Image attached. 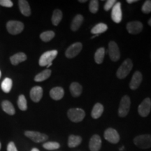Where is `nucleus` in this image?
Here are the masks:
<instances>
[{"label": "nucleus", "instance_id": "5", "mask_svg": "<svg viewBox=\"0 0 151 151\" xmlns=\"http://www.w3.org/2000/svg\"><path fill=\"white\" fill-rule=\"evenodd\" d=\"M6 29L11 35H18L21 33L24 29V24L20 21L10 20L7 22Z\"/></svg>", "mask_w": 151, "mask_h": 151}, {"label": "nucleus", "instance_id": "20", "mask_svg": "<svg viewBox=\"0 0 151 151\" xmlns=\"http://www.w3.org/2000/svg\"><path fill=\"white\" fill-rule=\"evenodd\" d=\"M83 16L81 14L76 15L74 17V18L73 19L72 22H71V29L72 31L76 32L77 31L82 24L83 22Z\"/></svg>", "mask_w": 151, "mask_h": 151}, {"label": "nucleus", "instance_id": "1", "mask_svg": "<svg viewBox=\"0 0 151 151\" xmlns=\"http://www.w3.org/2000/svg\"><path fill=\"white\" fill-rule=\"evenodd\" d=\"M58 55V50H52L45 52L39 58V64L41 67H50L52 65V62L56 56Z\"/></svg>", "mask_w": 151, "mask_h": 151}, {"label": "nucleus", "instance_id": "23", "mask_svg": "<svg viewBox=\"0 0 151 151\" xmlns=\"http://www.w3.org/2000/svg\"><path fill=\"white\" fill-rule=\"evenodd\" d=\"M1 107H2L3 111L5 113H6L7 114L11 115V116H14L15 113H16V110H15L14 105L10 101H8V100H4V101H2V103H1Z\"/></svg>", "mask_w": 151, "mask_h": 151}, {"label": "nucleus", "instance_id": "13", "mask_svg": "<svg viewBox=\"0 0 151 151\" xmlns=\"http://www.w3.org/2000/svg\"><path fill=\"white\" fill-rule=\"evenodd\" d=\"M128 32L132 35H137L143 29V24L139 21H132L128 22L127 24Z\"/></svg>", "mask_w": 151, "mask_h": 151}, {"label": "nucleus", "instance_id": "37", "mask_svg": "<svg viewBox=\"0 0 151 151\" xmlns=\"http://www.w3.org/2000/svg\"><path fill=\"white\" fill-rule=\"evenodd\" d=\"M7 151H18L16 145L13 141L9 143L8 146H7Z\"/></svg>", "mask_w": 151, "mask_h": 151}, {"label": "nucleus", "instance_id": "12", "mask_svg": "<svg viewBox=\"0 0 151 151\" xmlns=\"http://www.w3.org/2000/svg\"><path fill=\"white\" fill-rule=\"evenodd\" d=\"M111 18L116 23H120L122 20V13L121 9V3L116 2L112 8Z\"/></svg>", "mask_w": 151, "mask_h": 151}, {"label": "nucleus", "instance_id": "24", "mask_svg": "<svg viewBox=\"0 0 151 151\" xmlns=\"http://www.w3.org/2000/svg\"><path fill=\"white\" fill-rule=\"evenodd\" d=\"M104 112V106L101 104L97 103L94 106L91 112V116L94 119H97L101 117Z\"/></svg>", "mask_w": 151, "mask_h": 151}, {"label": "nucleus", "instance_id": "22", "mask_svg": "<svg viewBox=\"0 0 151 151\" xmlns=\"http://www.w3.org/2000/svg\"><path fill=\"white\" fill-rule=\"evenodd\" d=\"M82 142V138L80 136L71 134L69 137L68 139V146L69 148H76Z\"/></svg>", "mask_w": 151, "mask_h": 151}, {"label": "nucleus", "instance_id": "41", "mask_svg": "<svg viewBox=\"0 0 151 151\" xmlns=\"http://www.w3.org/2000/svg\"><path fill=\"white\" fill-rule=\"evenodd\" d=\"M148 24L150 26H151V18L149 19V20H148Z\"/></svg>", "mask_w": 151, "mask_h": 151}, {"label": "nucleus", "instance_id": "44", "mask_svg": "<svg viewBox=\"0 0 151 151\" xmlns=\"http://www.w3.org/2000/svg\"><path fill=\"white\" fill-rule=\"evenodd\" d=\"M150 60H151V53H150Z\"/></svg>", "mask_w": 151, "mask_h": 151}, {"label": "nucleus", "instance_id": "15", "mask_svg": "<svg viewBox=\"0 0 151 151\" xmlns=\"http://www.w3.org/2000/svg\"><path fill=\"white\" fill-rule=\"evenodd\" d=\"M30 98L34 102H39L43 97V89L40 86H35L30 90Z\"/></svg>", "mask_w": 151, "mask_h": 151}, {"label": "nucleus", "instance_id": "38", "mask_svg": "<svg viewBox=\"0 0 151 151\" xmlns=\"http://www.w3.org/2000/svg\"><path fill=\"white\" fill-rule=\"evenodd\" d=\"M137 1H138L137 0H127V2L129 3V4H132L134 2H137Z\"/></svg>", "mask_w": 151, "mask_h": 151}, {"label": "nucleus", "instance_id": "10", "mask_svg": "<svg viewBox=\"0 0 151 151\" xmlns=\"http://www.w3.org/2000/svg\"><path fill=\"white\" fill-rule=\"evenodd\" d=\"M104 138L106 141L111 143H118L120 141V135L118 132L113 128H108L104 132Z\"/></svg>", "mask_w": 151, "mask_h": 151}, {"label": "nucleus", "instance_id": "26", "mask_svg": "<svg viewBox=\"0 0 151 151\" xmlns=\"http://www.w3.org/2000/svg\"><path fill=\"white\" fill-rule=\"evenodd\" d=\"M108 29V26L104 23H99L96 24L91 29V33L93 35H99V34L105 32Z\"/></svg>", "mask_w": 151, "mask_h": 151}, {"label": "nucleus", "instance_id": "6", "mask_svg": "<svg viewBox=\"0 0 151 151\" xmlns=\"http://www.w3.org/2000/svg\"><path fill=\"white\" fill-rule=\"evenodd\" d=\"M130 106H131V101H130V98L127 95H124L122 97L120 101V106H119L118 109V115L120 117L127 116L129 111Z\"/></svg>", "mask_w": 151, "mask_h": 151}, {"label": "nucleus", "instance_id": "7", "mask_svg": "<svg viewBox=\"0 0 151 151\" xmlns=\"http://www.w3.org/2000/svg\"><path fill=\"white\" fill-rule=\"evenodd\" d=\"M24 135L35 143H41L46 141L48 137L45 134L35 131H25Z\"/></svg>", "mask_w": 151, "mask_h": 151}, {"label": "nucleus", "instance_id": "3", "mask_svg": "<svg viewBox=\"0 0 151 151\" xmlns=\"http://www.w3.org/2000/svg\"><path fill=\"white\" fill-rule=\"evenodd\" d=\"M134 143L139 148H151V135L143 134L137 136L134 139Z\"/></svg>", "mask_w": 151, "mask_h": 151}, {"label": "nucleus", "instance_id": "2", "mask_svg": "<svg viewBox=\"0 0 151 151\" xmlns=\"http://www.w3.org/2000/svg\"><path fill=\"white\" fill-rule=\"evenodd\" d=\"M132 67H133V64H132V60L130 59L125 60L117 71V77L120 79L127 77V76L129 74L132 69Z\"/></svg>", "mask_w": 151, "mask_h": 151}, {"label": "nucleus", "instance_id": "42", "mask_svg": "<svg viewBox=\"0 0 151 151\" xmlns=\"http://www.w3.org/2000/svg\"><path fill=\"white\" fill-rule=\"evenodd\" d=\"M1 142H0V150H1Z\"/></svg>", "mask_w": 151, "mask_h": 151}, {"label": "nucleus", "instance_id": "18", "mask_svg": "<svg viewBox=\"0 0 151 151\" xmlns=\"http://www.w3.org/2000/svg\"><path fill=\"white\" fill-rule=\"evenodd\" d=\"M18 6L21 14L24 16H29L31 15V9L28 1L25 0L18 1Z\"/></svg>", "mask_w": 151, "mask_h": 151}, {"label": "nucleus", "instance_id": "32", "mask_svg": "<svg viewBox=\"0 0 151 151\" xmlns=\"http://www.w3.org/2000/svg\"><path fill=\"white\" fill-rule=\"evenodd\" d=\"M43 147L45 149L48 150H53L58 149L60 147V145L59 143L55 142V141H49V142H46L43 144Z\"/></svg>", "mask_w": 151, "mask_h": 151}, {"label": "nucleus", "instance_id": "16", "mask_svg": "<svg viewBox=\"0 0 151 151\" xmlns=\"http://www.w3.org/2000/svg\"><path fill=\"white\" fill-rule=\"evenodd\" d=\"M143 80V76L142 74L140 71H137L133 74L132 80L130 81L129 87L132 90H137L139 88L141 83V81Z\"/></svg>", "mask_w": 151, "mask_h": 151}, {"label": "nucleus", "instance_id": "28", "mask_svg": "<svg viewBox=\"0 0 151 151\" xmlns=\"http://www.w3.org/2000/svg\"><path fill=\"white\" fill-rule=\"evenodd\" d=\"M13 86V81L11 78H6L4 79V81L1 83V89L6 93H9V92L11 90Z\"/></svg>", "mask_w": 151, "mask_h": 151}, {"label": "nucleus", "instance_id": "33", "mask_svg": "<svg viewBox=\"0 0 151 151\" xmlns=\"http://www.w3.org/2000/svg\"><path fill=\"white\" fill-rule=\"evenodd\" d=\"M90 11L92 14H96L99 10V1L97 0H92L89 4Z\"/></svg>", "mask_w": 151, "mask_h": 151}, {"label": "nucleus", "instance_id": "40", "mask_svg": "<svg viewBox=\"0 0 151 151\" xmlns=\"http://www.w3.org/2000/svg\"><path fill=\"white\" fill-rule=\"evenodd\" d=\"M79 2L80 3H85V2H86L87 1V0H79Z\"/></svg>", "mask_w": 151, "mask_h": 151}, {"label": "nucleus", "instance_id": "21", "mask_svg": "<svg viewBox=\"0 0 151 151\" xmlns=\"http://www.w3.org/2000/svg\"><path fill=\"white\" fill-rule=\"evenodd\" d=\"M26 60H27V55L24 52H18L10 58L11 64L14 65H18L19 63L25 61Z\"/></svg>", "mask_w": 151, "mask_h": 151}, {"label": "nucleus", "instance_id": "11", "mask_svg": "<svg viewBox=\"0 0 151 151\" xmlns=\"http://www.w3.org/2000/svg\"><path fill=\"white\" fill-rule=\"evenodd\" d=\"M108 52L111 60L113 62H116L120 59V50L117 45V43L114 41H110L109 43V50Z\"/></svg>", "mask_w": 151, "mask_h": 151}, {"label": "nucleus", "instance_id": "8", "mask_svg": "<svg viewBox=\"0 0 151 151\" xmlns=\"http://www.w3.org/2000/svg\"><path fill=\"white\" fill-rule=\"evenodd\" d=\"M83 46L82 43L80 42H76L75 43H73L72 45H71L67 49L65 52V55L67 58L69 59H71V58H75L76 56H77L80 53V52L82 50Z\"/></svg>", "mask_w": 151, "mask_h": 151}, {"label": "nucleus", "instance_id": "9", "mask_svg": "<svg viewBox=\"0 0 151 151\" xmlns=\"http://www.w3.org/2000/svg\"><path fill=\"white\" fill-rule=\"evenodd\" d=\"M151 110V99L147 97L140 104L138 108V112L141 117H147Z\"/></svg>", "mask_w": 151, "mask_h": 151}, {"label": "nucleus", "instance_id": "14", "mask_svg": "<svg viewBox=\"0 0 151 151\" xmlns=\"http://www.w3.org/2000/svg\"><path fill=\"white\" fill-rule=\"evenodd\" d=\"M101 147V139L99 135L94 134L90 139L89 148L91 151H99Z\"/></svg>", "mask_w": 151, "mask_h": 151}, {"label": "nucleus", "instance_id": "17", "mask_svg": "<svg viewBox=\"0 0 151 151\" xmlns=\"http://www.w3.org/2000/svg\"><path fill=\"white\" fill-rule=\"evenodd\" d=\"M64 94H65V91L61 87H55L50 90V97L56 101L61 99L64 97Z\"/></svg>", "mask_w": 151, "mask_h": 151}, {"label": "nucleus", "instance_id": "30", "mask_svg": "<svg viewBox=\"0 0 151 151\" xmlns=\"http://www.w3.org/2000/svg\"><path fill=\"white\" fill-rule=\"evenodd\" d=\"M18 106L21 111H26L27 109V99L23 94H20L18 99Z\"/></svg>", "mask_w": 151, "mask_h": 151}, {"label": "nucleus", "instance_id": "35", "mask_svg": "<svg viewBox=\"0 0 151 151\" xmlns=\"http://www.w3.org/2000/svg\"><path fill=\"white\" fill-rule=\"evenodd\" d=\"M117 1L116 0H109V1H106V2L105 3L104 5V10L105 11H109L113 7V6L115 5Z\"/></svg>", "mask_w": 151, "mask_h": 151}, {"label": "nucleus", "instance_id": "29", "mask_svg": "<svg viewBox=\"0 0 151 151\" xmlns=\"http://www.w3.org/2000/svg\"><path fill=\"white\" fill-rule=\"evenodd\" d=\"M62 18V11L59 10V9H55L54 11L53 14H52V23L54 25H58L60 22H61Z\"/></svg>", "mask_w": 151, "mask_h": 151}, {"label": "nucleus", "instance_id": "31", "mask_svg": "<svg viewBox=\"0 0 151 151\" xmlns=\"http://www.w3.org/2000/svg\"><path fill=\"white\" fill-rule=\"evenodd\" d=\"M55 37V32L52 31H46L41 33L40 35L41 39L44 42H48L52 40Z\"/></svg>", "mask_w": 151, "mask_h": 151}, {"label": "nucleus", "instance_id": "39", "mask_svg": "<svg viewBox=\"0 0 151 151\" xmlns=\"http://www.w3.org/2000/svg\"><path fill=\"white\" fill-rule=\"evenodd\" d=\"M31 151H40V150H39V149L37 148H34L32 149Z\"/></svg>", "mask_w": 151, "mask_h": 151}, {"label": "nucleus", "instance_id": "19", "mask_svg": "<svg viewBox=\"0 0 151 151\" xmlns=\"http://www.w3.org/2000/svg\"><path fill=\"white\" fill-rule=\"evenodd\" d=\"M69 89H70L71 95H72L73 97H78L81 95V93H82L83 87L81 85L79 84L78 83L73 82L71 84Z\"/></svg>", "mask_w": 151, "mask_h": 151}, {"label": "nucleus", "instance_id": "27", "mask_svg": "<svg viewBox=\"0 0 151 151\" xmlns=\"http://www.w3.org/2000/svg\"><path fill=\"white\" fill-rule=\"evenodd\" d=\"M105 55V48H99L94 54V60L97 64H101L103 62L104 58Z\"/></svg>", "mask_w": 151, "mask_h": 151}, {"label": "nucleus", "instance_id": "25", "mask_svg": "<svg viewBox=\"0 0 151 151\" xmlns=\"http://www.w3.org/2000/svg\"><path fill=\"white\" fill-rule=\"evenodd\" d=\"M51 75V70L47 69L46 70L41 71V73H38L35 78V81L37 82H42L48 79Z\"/></svg>", "mask_w": 151, "mask_h": 151}, {"label": "nucleus", "instance_id": "36", "mask_svg": "<svg viewBox=\"0 0 151 151\" xmlns=\"http://www.w3.org/2000/svg\"><path fill=\"white\" fill-rule=\"evenodd\" d=\"M0 5L2 6L10 8V7L13 6L14 4L11 0H0Z\"/></svg>", "mask_w": 151, "mask_h": 151}, {"label": "nucleus", "instance_id": "34", "mask_svg": "<svg viewBox=\"0 0 151 151\" xmlns=\"http://www.w3.org/2000/svg\"><path fill=\"white\" fill-rule=\"evenodd\" d=\"M141 11L143 14H150L151 12V1L150 0H147L143 3V4L141 7Z\"/></svg>", "mask_w": 151, "mask_h": 151}, {"label": "nucleus", "instance_id": "43", "mask_svg": "<svg viewBox=\"0 0 151 151\" xmlns=\"http://www.w3.org/2000/svg\"><path fill=\"white\" fill-rule=\"evenodd\" d=\"M0 78H1V71H0Z\"/></svg>", "mask_w": 151, "mask_h": 151}, {"label": "nucleus", "instance_id": "4", "mask_svg": "<svg viewBox=\"0 0 151 151\" xmlns=\"http://www.w3.org/2000/svg\"><path fill=\"white\" fill-rule=\"evenodd\" d=\"M67 116L71 121L79 122L83 120L86 113L82 109H71L68 111Z\"/></svg>", "mask_w": 151, "mask_h": 151}]
</instances>
